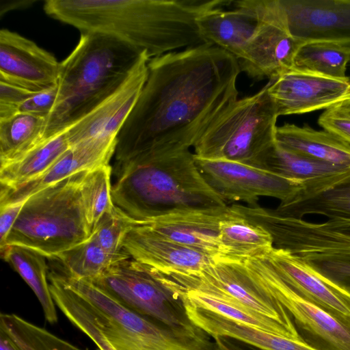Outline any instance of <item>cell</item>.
Listing matches in <instances>:
<instances>
[{"instance_id":"cell-1","label":"cell","mask_w":350,"mask_h":350,"mask_svg":"<svg viewBox=\"0 0 350 350\" xmlns=\"http://www.w3.org/2000/svg\"><path fill=\"white\" fill-rule=\"evenodd\" d=\"M148 68L117 136L115 165L149 151L190 149L238 99L239 61L210 43L151 58Z\"/></svg>"},{"instance_id":"cell-2","label":"cell","mask_w":350,"mask_h":350,"mask_svg":"<svg viewBox=\"0 0 350 350\" xmlns=\"http://www.w3.org/2000/svg\"><path fill=\"white\" fill-rule=\"evenodd\" d=\"M230 0H47L50 17L78 29L114 36L151 59L208 43L198 19Z\"/></svg>"},{"instance_id":"cell-3","label":"cell","mask_w":350,"mask_h":350,"mask_svg":"<svg viewBox=\"0 0 350 350\" xmlns=\"http://www.w3.org/2000/svg\"><path fill=\"white\" fill-rule=\"evenodd\" d=\"M113 204L135 221L227 203L201 174L189 150L150 151L114 165Z\"/></svg>"},{"instance_id":"cell-4","label":"cell","mask_w":350,"mask_h":350,"mask_svg":"<svg viewBox=\"0 0 350 350\" xmlns=\"http://www.w3.org/2000/svg\"><path fill=\"white\" fill-rule=\"evenodd\" d=\"M145 53L110 35L81 33L60 62L57 98L46 118L43 139L64 131L107 98Z\"/></svg>"},{"instance_id":"cell-5","label":"cell","mask_w":350,"mask_h":350,"mask_svg":"<svg viewBox=\"0 0 350 350\" xmlns=\"http://www.w3.org/2000/svg\"><path fill=\"white\" fill-rule=\"evenodd\" d=\"M49 283L115 350H215L214 339L197 325L172 327L141 315L90 280L52 273Z\"/></svg>"},{"instance_id":"cell-6","label":"cell","mask_w":350,"mask_h":350,"mask_svg":"<svg viewBox=\"0 0 350 350\" xmlns=\"http://www.w3.org/2000/svg\"><path fill=\"white\" fill-rule=\"evenodd\" d=\"M87 172L75 174L29 197L3 247L22 246L53 259L89 239L92 230L81 193Z\"/></svg>"},{"instance_id":"cell-7","label":"cell","mask_w":350,"mask_h":350,"mask_svg":"<svg viewBox=\"0 0 350 350\" xmlns=\"http://www.w3.org/2000/svg\"><path fill=\"white\" fill-rule=\"evenodd\" d=\"M268 85L237 99L221 113L196 142L195 156L256 166L264 151L275 142L278 116Z\"/></svg>"},{"instance_id":"cell-8","label":"cell","mask_w":350,"mask_h":350,"mask_svg":"<svg viewBox=\"0 0 350 350\" xmlns=\"http://www.w3.org/2000/svg\"><path fill=\"white\" fill-rule=\"evenodd\" d=\"M150 269L163 286L178 295L196 292L271 318L297 330L287 310L253 281L241 260L215 258L200 271L192 273Z\"/></svg>"},{"instance_id":"cell-9","label":"cell","mask_w":350,"mask_h":350,"mask_svg":"<svg viewBox=\"0 0 350 350\" xmlns=\"http://www.w3.org/2000/svg\"><path fill=\"white\" fill-rule=\"evenodd\" d=\"M241 261L253 281L287 310L304 343L317 350H350L349 320L330 314L297 292L267 256Z\"/></svg>"},{"instance_id":"cell-10","label":"cell","mask_w":350,"mask_h":350,"mask_svg":"<svg viewBox=\"0 0 350 350\" xmlns=\"http://www.w3.org/2000/svg\"><path fill=\"white\" fill-rule=\"evenodd\" d=\"M90 281L141 315L172 327L195 325L182 299L163 286L149 266L131 258L115 262Z\"/></svg>"},{"instance_id":"cell-11","label":"cell","mask_w":350,"mask_h":350,"mask_svg":"<svg viewBox=\"0 0 350 350\" xmlns=\"http://www.w3.org/2000/svg\"><path fill=\"white\" fill-rule=\"evenodd\" d=\"M252 2L258 24L239 65L250 77L271 82L292 69L295 54L304 42L290 33L278 0Z\"/></svg>"},{"instance_id":"cell-12","label":"cell","mask_w":350,"mask_h":350,"mask_svg":"<svg viewBox=\"0 0 350 350\" xmlns=\"http://www.w3.org/2000/svg\"><path fill=\"white\" fill-rule=\"evenodd\" d=\"M194 157L203 177L226 202L243 201L248 206H256L260 197L285 202L297 193L303 182L239 162L195 154Z\"/></svg>"},{"instance_id":"cell-13","label":"cell","mask_w":350,"mask_h":350,"mask_svg":"<svg viewBox=\"0 0 350 350\" xmlns=\"http://www.w3.org/2000/svg\"><path fill=\"white\" fill-rule=\"evenodd\" d=\"M268 92L278 116L327 109L350 95V77L338 79L292 68L269 81Z\"/></svg>"},{"instance_id":"cell-14","label":"cell","mask_w":350,"mask_h":350,"mask_svg":"<svg viewBox=\"0 0 350 350\" xmlns=\"http://www.w3.org/2000/svg\"><path fill=\"white\" fill-rule=\"evenodd\" d=\"M60 62L33 41L8 30L0 31V82L32 92L57 85Z\"/></svg>"},{"instance_id":"cell-15","label":"cell","mask_w":350,"mask_h":350,"mask_svg":"<svg viewBox=\"0 0 350 350\" xmlns=\"http://www.w3.org/2000/svg\"><path fill=\"white\" fill-rule=\"evenodd\" d=\"M150 59L145 53L117 90L66 129L70 146L94 138L117 139L146 83Z\"/></svg>"},{"instance_id":"cell-16","label":"cell","mask_w":350,"mask_h":350,"mask_svg":"<svg viewBox=\"0 0 350 350\" xmlns=\"http://www.w3.org/2000/svg\"><path fill=\"white\" fill-rule=\"evenodd\" d=\"M291 35L302 42L350 46V0H278Z\"/></svg>"},{"instance_id":"cell-17","label":"cell","mask_w":350,"mask_h":350,"mask_svg":"<svg viewBox=\"0 0 350 350\" xmlns=\"http://www.w3.org/2000/svg\"><path fill=\"white\" fill-rule=\"evenodd\" d=\"M230 211V206L226 205L176 211L144 221H133L135 226L218 258L222 257L219 223Z\"/></svg>"},{"instance_id":"cell-18","label":"cell","mask_w":350,"mask_h":350,"mask_svg":"<svg viewBox=\"0 0 350 350\" xmlns=\"http://www.w3.org/2000/svg\"><path fill=\"white\" fill-rule=\"evenodd\" d=\"M273 211L282 216L299 219L316 214L328 219H350V167L303 181L297 193Z\"/></svg>"},{"instance_id":"cell-19","label":"cell","mask_w":350,"mask_h":350,"mask_svg":"<svg viewBox=\"0 0 350 350\" xmlns=\"http://www.w3.org/2000/svg\"><path fill=\"white\" fill-rule=\"evenodd\" d=\"M117 139L94 138L70 146L44 174L12 190L1 189L0 204L26 200L33 194L67 178L109 164Z\"/></svg>"},{"instance_id":"cell-20","label":"cell","mask_w":350,"mask_h":350,"mask_svg":"<svg viewBox=\"0 0 350 350\" xmlns=\"http://www.w3.org/2000/svg\"><path fill=\"white\" fill-rule=\"evenodd\" d=\"M123 250L131 258L162 272L196 273L216 258L135 226L126 234Z\"/></svg>"},{"instance_id":"cell-21","label":"cell","mask_w":350,"mask_h":350,"mask_svg":"<svg viewBox=\"0 0 350 350\" xmlns=\"http://www.w3.org/2000/svg\"><path fill=\"white\" fill-rule=\"evenodd\" d=\"M294 289L330 314L350 321V293L323 278L289 252L273 247L267 256Z\"/></svg>"},{"instance_id":"cell-22","label":"cell","mask_w":350,"mask_h":350,"mask_svg":"<svg viewBox=\"0 0 350 350\" xmlns=\"http://www.w3.org/2000/svg\"><path fill=\"white\" fill-rule=\"evenodd\" d=\"M198 24L208 43L241 60L256 32L258 16L252 0L231 1L204 14Z\"/></svg>"},{"instance_id":"cell-23","label":"cell","mask_w":350,"mask_h":350,"mask_svg":"<svg viewBox=\"0 0 350 350\" xmlns=\"http://www.w3.org/2000/svg\"><path fill=\"white\" fill-rule=\"evenodd\" d=\"M189 319L213 338L224 337L260 350H317L306 343L259 329L184 302Z\"/></svg>"},{"instance_id":"cell-24","label":"cell","mask_w":350,"mask_h":350,"mask_svg":"<svg viewBox=\"0 0 350 350\" xmlns=\"http://www.w3.org/2000/svg\"><path fill=\"white\" fill-rule=\"evenodd\" d=\"M275 142L298 154L344 168L350 167V144L325 130L286 123L277 126Z\"/></svg>"},{"instance_id":"cell-25","label":"cell","mask_w":350,"mask_h":350,"mask_svg":"<svg viewBox=\"0 0 350 350\" xmlns=\"http://www.w3.org/2000/svg\"><path fill=\"white\" fill-rule=\"evenodd\" d=\"M69 148L66 130L44 139L16 161L0 166L1 189L12 191L39 177Z\"/></svg>"},{"instance_id":"cell-26","label":"cell","mask_w":350,"mask_h":350,"mask_svg":"<svg viewBox=\"0 0 350 350\" xmlns=\"http://www.w3.org/2000/svg\"><path fill=\"white\" fill-rule=\"evenodd\" d=\"M219 228L221 258L239 260L265 257L274 247L272 237L265 229L232 209L220 221Z\"/></svg>"},{"instance_id":"cell-27","label":"cell","mask_w":350,"mask_h":350,"mask_svg":"<svg viewBox=\"0 0 350 350\" xmlns=\"http://www.w3.org/2000/svg\"><path fill=\"white\" fill-rule=\"evenodd\" d=\"M1 256L21 275L40 301L46 320L57 321L55 304L52 297L45 256L18 245H8L0 250Z\"/></svg>"},{"instance_id":"cell-28","label":"cell","mask_w":350,"mask_h":350,"mask_svg":"<svg viewBox=\"0 0 350 350\" xmlns=\"http://www.w3.org/2000/svg\"><path fill=\"white\" fill-rule=\"evenodd\" d=\"M131 258L123 250L120 253L107 252L92 237L57 256L61 275L72 279L92 280L101 275L115 262Z\"/></svg>"},{"instance_id":"cell-29","label":"cell","mask_w":350,"mask_h":350,"mask_svg":"<svg viewBox=\"0 0 350 350\" xmlns=\"http://www.w3.org/2000/svg\"><path fill=\"white\" fill-rule=\"evenodd\" d=\"M45 121V117L24 113L0 120L1 165L16 161L42 141Z\"/></svg>"},{"instance_id":"cell-30","label":"cell","mask_w":350,"mask_h":350,"mask_svg":"<svg viewBox=\"0 0 350 350\" xmlns=\"http://www.w3.org/2000/svg\"><path fill=\"white\" fill-rule=\"evenodd\" d=\"M350 63V46L323 41L304 42L293 60V69L338 79H347Z\"/></svg>"},{"instance_id":"cell-31","label":"cell","mask_w":350,"mask_h":350,"mask_svg":"<svg viewBox=\"0 0 350 350\" xmlns=\"http://www.w3.org/2000/svg\"><path fill=\"white\" fill-rule=\"evenodd\" d=\"M256 166L299 181L329 175L347 169L298 154L282 147L276 142L264 151Z\"/></svg>"},{"instance_id":"cell-32","label":"cell","mask_w":350,"mask_h":350,"mask_svg":"<svg viewBox=\"0 0 350 350\" xmlns=\"http://www.w3.org/2000/svg\"><path fill=\"white\" fill-rule=\"evenodd\" d=\"M178 296L184 302L196 307L217 312L236 321L273 334L303 342L297 330L291 329L271 318L229 305L196 292H187Z\"/></svg>"},{"instance_id":"cell-33","label":"cell","mask_w":350,"mask_h":350,"mask_svg":"<svg viewBox=\"0 0 350 350\" xmlns=\"http://www.w3.org/2000/svg\"><path fill=\"white\" fill-rule=\"evenodd\" d=\"M0 329L21 350H82L15 314L1 313Z\"/></svg>"},{"instance_id":"cell-34","label":"cell","mask_w":350,"mask_h":350,"mask_svg":"<svg viewBox=\"0 0 350 350\" xmlns=\"http://www.w3.org/2000/svg\"><path fill=\"white\" fill-rule=\"evenodd\" d=\"M109 164L88 171L81 185L82 202L88 224L92 231L100 218L115 206L112 200Z\"/></svg>"},{"instance_id":"cell-35","label":"cell","mask_w":350,"mask_h":350,"mask_svg":"<svg viewBox=\"0 0 350 350\" xmlns=\"http://www.w3.org/2000/svg\"><path fill=\"white\" fill-rule=\"evenodd\" d=\"M133 226V219L114 206L100 218L91 237L107 252L118 254L123 251L124 240Z\"/></svg>"},{"instance_id":"cell-36","label":"cell","mask_w":350,"mask_h":350,"mask_svg":"<svg viewBox=\"0 0 350 350\" xmlns=\"http://www.w3.org/2000/svg\"><path fill=\"white\" fill-rule=\"evenodd\" d=\"M50 291L56 306L76 327L91 338L99 350H115L100 330L83 314L56 290L50 287Z\"/></svg>"},{"instance_id":"cell-37","label":"cell","mask_w":350,"mask_h":350,"mask_svg":"<svg viewBox=\"0 0 350 350\" xmlns=\"http://www.w3.org/2000/svg\"><path fill=\"white\" fill-rule=\"evenodd\" d=\"M36 92L0 82V120L18 113L20 106Z\"/></svg>"},{"instance_id":"cell-38","label":"cell","mask_w":350,"mask_h":350,"mask_svg":"<svg viewBox=\"0 0 350 350\" xmlns=\"http://www.w3.org/2000/svg\"><path fill=\"white\" fill-rule=\"evenodd\" d=\"M57 95V85L36 92L19 107L18 113L46 117L51 112Z\"/></svg>"},{"instance_id":"cell-39","label":"cell","mask_w":350,"mask_h":350,"mask_svg":"<svg viewBox=\"0 0 350 350\" xmlns=\"http://www.w3.org/2000/svg\"><path fill=\"white\" fill-rule=\"evenodd\" d=\"M26 200L0 204V249L4 247Z\"/></svg>"},{"instance_id":"cell-40","label":"cell","mask_w":350,"mask_h":350,"mask_svg":"<svg viewBox=\"0 0 350 350\" xmlns=\"http://www.w3.org/2000/svg\"><path fill=\"white\" fill-rule=\"evenodd\" d=\"M318 124L350 144V120L332 116L324 111L318 119Z\"/></svg>"},{"instance_id":"cell-41","label":"cell","mask_w":350,"mask_h":350,"mask_svg":"<svg viewBox=\"0 0 350 350\" xmlns=\"http://www.w3.org/2000/svg\"><path fill=\"white\" fill-rule=\"evenodd\" d=\"M325 111L336 117L350 120V95Z\"/></svg>"},{"instance_id":"cell-42","label":"cell","mask_w":350,"mask_h":350,"mask_svg":"<svg viewBox=\"0 0 350 350\" xmlns=\"http://www.w3.org/2000/svg\"><path fill=\"white\" fill-rule=\"evenodd\" d=\"M215 350H247L245 347L236 344L232 339L224 337L214 338Z\"/></svg>"},{"instance_id":"cell-43","label":"cell","mask_w":350,"mask_h":350,"mask_svg":"<svg viewBox=\"0 0 350 350\" xmlns=\"http://www.w3.org/2000/svg\"><path fill=\"white\" fill-rule=\"evenodd\" d=\"M0 350H21L19 347L5 334L0 329Z\"/></svg>"},{"instance_id":"cell-44","label":"cell","mask_w":350,"mask_h":350,"mask_svg":"<svg viewBox=\"0 0 350 350\" xmlns=\"http://www.w3.org/2000/svg\"><path fill=\"white\" fill-rule=\"evenodd\" d=\"M35 1H15L11 3L9 2L5 5H1L0 12L1 16L3 15V13L14 9H18L23 8H27L29 5L33 4Z\"/></svg>"}]
</instances>
